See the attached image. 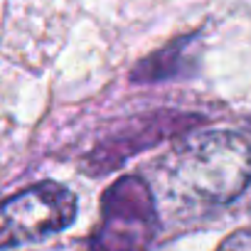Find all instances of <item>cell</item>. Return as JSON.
I'll return each instance as SVG.
<instances>
[{"label": "cell", "instance_id": "cell-5", "mask_svg": "<svg viewBox=\"0 0 251 251\" xmlns=\"http://www.w3.org/2000/svg\"><path fill=\"white\" fill-rule=\"evenodd\" d=\"M195 45V37H180L170 45H165L160 52H153L151 57H146L136 69H133V81H163V79H173L177 74H187L192 69V59H190V47Z\"/></svg>", "mask_w": 251, "mask_h": 251}, {"label": "cell", "instance_id": "cell-4", "mask_svg": "<svg viewBox=\"0 0 251 251\" xmlns=\"http://www.w3.org/2000/svg\"><path fill=\"white\" fill-rule=\"evenodd\" d=\"M192 123H197V118H192L190 113H148L141 116L136 121H131L126 128H121L113 138L103 141L96 151H91L89 155V173H108L113 168H118L121 163H126L133 153L151 148L155 143H160L163 138L177 133V131H187Z\"/></svg>", "mask_w": 251, "mask_h": 251}, {"label": "cell", "instance_id": "cell-3", "mask_svg": "<svg viewBox=\"0 0 251 251\" xmlns=\"http://www.w3.org/2000/svg\"><path fill=\"white\" fill-rule=\"evenodd\" d=\"M76 219V195L59 182H37L0 202V249L47 239Z\"/></svg>", "mask_w": 251, "mask_h": 251}, {"label": "cell", "instance_id": "cell-6", "mask_svg": "<svg viewBox=\"0 0 251 251\" xmlns=\"http://www.w3.org/2000/svg\"><path fill=\"white\" fill-rule=\"evenodd\" d=\"M214 251H251V229L231 231Z\"/></svg>", "mask_w": 251, "mask_h": 251}, {"label": "cell", "instance_id": "cell-1", "mask_svg": "<svg viewBox=\"0 0 251 251\" xmlns=\"http://www.w3.org/2000/svg\"><path fill=\"white\" fill-rule=\"evenodd\" d=\"M175 187L207 204H229L251 185V143L231 131L185 136L168 155Z\"/></svg>", "mask_w": 251, "mask_h": 251}, {"label": "cell", "instance_id": "cell-2", "mask_svg": "<svg viewBox=\"0 0 251 251\" xmlns=\"http://www.w3.org/2000/svg\"><path fill=\"white\" fill-rule=\"evenodd\" d=\"M158 236V209L141 175H123L101 197V222L86 251H151Z\"/></svg>", "mask_w": 251, "mask_h": 251}]
</instances>
